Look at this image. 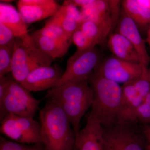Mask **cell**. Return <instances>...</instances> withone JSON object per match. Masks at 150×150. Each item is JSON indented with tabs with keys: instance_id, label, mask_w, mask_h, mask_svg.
I'll return each instance as SVG.
<instances>
[{
	"instance_id": "cell-26",
	"label": "cell",
	"mask_w": 150,
	"mask_h": 150,
	"mask_svg": "<svg viewBox=\"0 0 150 150\" xmlns=\"http://www.w3.org/2000/svg\"><path fill=\"white\" fill-rule=\"evenodd\" d=\"M16 37L12 31L1 22H0V46L14 45Z\"/></svg>"
},
{
	"instance_id": "cell-22",
	"label": "cell",
	"mask_w": 150,
	"mask_h": 150,
	"mask_svg": "<svg viewBox=\"0 0 150 150\" xmlns=\"http://www.w3.org/2000/svg\"><path fill=\"white\" fill-rule=\"evenodd\" d=\"M34 33L38 35L65 42H72L71 38L67 35L61 28L55 25L46 23L44 27L34 31Z\"/></svg>"
},
{
	"instance_id": "cell-19",
	"label": "cell",
	"mask_w": 150,
	"mask_h": 150,
	"mask_svg": "<svg viewBox=\"0 0 150 150\" xmlns=\"http://www.w3.org/2000/svg\"><path fill=\"white\" fill-rule=\"evenodd\" d=\"M118 123L150 125V91L138 107L122 117Z\"/></svg>"
},
{
	"instance_id": "cell-10",
	"label": "cell",
	"mask_w": 150,
	"mask_h": 150,
	"mask_svg": "<svg viewBox=\"0 0 150 150\" xmlns=\"http://www.w3.org/2000/svg\"><path fill=\"white\" fill-rule=\"evenodd\" d=\"M74 150H104L103 127L91 113L88 116L85 126L75 135Z\"/></svg>"
},
{
	"instance_id": "cell-6",
	"label": "cell",
	"mask_w": 150,
	"mask_h": 150,
	"mask_svg": "<svg viewBox=\"0 0 150 150\" xmlns=\"http://www.w3.org/2000/svg\"><path fill=\"white\" fill-rule=\"evenodd\" d=\"M53 61L38 48H28L16 38L11 72L14 80L21 84L33 71L39 67L51 66Z\"/></svg>"
},
{
	"instance_id": "cell-24",
	"label": "cell",
	"mask_w": 150,
	"mask_h": 150,
	"mask_svg": "<svg viewBox=\"0 0 150 150\" xmlns=\"http://www.w3.org/2000/svg\"><path fill=\"white\" fill-rule=\"evenodd\" d=\"M0 150H47L42 143L25 144L0 137Z\"/></svg>"
},
{
	"instance_id": "cell-3",
	"label": "cell",
	"mask_w": 150,
	"mask_h": 150,
	"mask_svg": "<svg viewBox=\"0 0 150 150\" xmlns=\"http://www.w3.org/2000/svg\"><path fill=\"white\" fill-rule=\"evenodd\" d=\"M93 91L90 113L103 127L118 123L122 102V87L119 83L95 73L88 80Z\"/></svg>"
},
{
	"instance_id": "cell-21",
	"label": "cell",
	"mask_w": 150,
	"mask_h": 150,
	"mask_svg": "<svg viewBox=\"0 0 150 150\" xmlns=\"http://www.w3.org/2000/svg\"><path fill=\"white\" fill-rule=\"evenodd\" d=\"M79 28L96 46L103 43L108 35L102 28L91 21H84L81 23Z\"/></svg>"
},
{
	"instance_id": "cell-14",
	"label": "cell",
	"mask_w": 150,
	"mask_h": 150,
	"mask_svg": "<svg viewBox=\"0 0 150 150\" xmlns=\"http://www.w3.org/2000/svg\"><path fill=\"white\" fill-rule=\"evenodd\" d=\"M118 32L126 37L134 46L139 54L141 64L148 67L150 57L146 47V41L142 38L137 24L123 11L118 26Z\"/></svg>"
},
{
	"instance_id": "cell-25",
	"label": "cell",
	"mask_w": 150,
	"mask_h": 150,
	"mask_svg": "<svg viewBox=\"0 0 150 150\" xmlns=\"http://www.w3.org/2000/svg\"><path fill=\"white\" fill-rule=\"evenodd\" d=\"M71 40L79 51H85L96 46L79 28L73 33Z\"/></svg>"
},
{
	"instance_id": "cell-15",
	"label": "cell",
	"mask_w": 150,
	"mask_h": 150,
	"mask_svg": "<svg viewBox=\"0 0 150 150\" xmlns=\"http://www.w3.org/2000/svg\"><path fill=\"white\" fill-rule=\"evenodd\" d=\"M83 21L81 12L79 11L77 7L63 4L46 23L59 26L67 35L71 38L73 33L79 28Z\"/></svg>"
},
{
	"instance_id": "cell-1",
	"label": "cell",
	"mask_w": 150,
	"mask_h": 150,
	"mask_svg": "<svg viewBox=\"0 0 150 150\" xmlns=\"http://www.w3.org/2000/svg\"><path fill=\"white\" fill-rule=\"evenodd\" d=\"M46 98L64 110L76 135L81 119L93 102V90L89 81L68 82L54 87L48 90Z\"/></svg>"
},
{
	"instance_id": "cell-33",
	"label": "cell",
	"mask_w": 150,
	"mask_h": 150,
	"mask_svg": "<svg viewBox=\"0 0 150 150\" xmlns=\"http://www.w3.org/2000/svg\"></svg>"
},
{
	"instance_id": "cell-17",
	"label": "cell",
	"mask_w": 150,
	"mask_h": 150,
	"mask_svg": "<svg viewBox=\"0 0 150 150\" xmlns=\"http://www.w3.org/2000/svg\"><path fill=\"white\" fill-rule=\"evenodd\" d=\"M121 87L122 102L118 122L123 116L138 107L149 93L137 86L134 81L123 84Z\"/></svg>"
},
{
	"instance_id": "cell-20",
	"label": "cell",
	"mask_w": 150,
	"mask_h": 150,
	"mask_svg": "<svg viewBox=\"0 0 150 150\" xmlns=\"http://www.w3.org/2000/svg\"><path fill=\"white\" fill-rule=\"evenodd\" d=\"M123 11L136 24L146 26L150 24V10L140 5L137 0L122 1Z\"/></svg>"
},
{
	"instance_id": "cell-11",
	"label": "cell",
	"mask_w": 150,
	"mask_h": 150,
	"mask_svg": "<svg viewBox=\"0 0 150 150\" xmlns=\"http://www.w3.org/2000/svg\"><path fill=\"white\" fill-rule=\"evenodd\" d=\"M17 6L22 18L28 25L51 17L61 6L54 0H20Z\"/></svg>"
},
{
	"instance_id": "cell-18",
	"label": "cell",
	"mask_w": 150,
	"mask_h": 150,
	"mask_svg": "<svg viewBox=\"0 0 150 150\" xmlns=\"http://www.w3.org/2000/svg\"><path fill=\"white\" fill-rule=\"evenodd\" d=\"M30 35L38 48L54 60L64 56L71 44V42L57 40L34 32Z\"/></svg>"
},
{
	"instance_id": "cell-12",
	"label": "cell",
	"mask_w": 150,
	"mask_h": 150,
	"mask_svg": "<svg viewBox=\"0 0 150 150\" xmlns=\"http://www.w3.org/2000/svg\"><path fill=\"white\" fill-rule=\"evenodd\" d=\"M0 22L8 28L16 38L20 39L28 48H37L31 35L28 33V25L25 22L18 11L13 6L1 2Z\"/></svg>"
},
{
	"instance_id": "cell-28",
	"label": "cell",
	"mask_w": 150,
	"mask_h": 150,
	"mask_svg": "<svg viewBox=\"0 0 150 150\" xmlns=\"http://www.w3.org/2000/svg\"><path fill=\"white\" fill-rule=\"evenodd\" d=\"M142 131L147 144L150 146V125H145L142 128Z\"/></svg>"
},
{
	"instance_id": "cell-8",
	"label": "cell",
	"mask_w": 150,
	"mask_h": 150,
	"mask_svg": "<svg viewBox=\"0 0 150 150\" xmlns=\"http://www.w3.org/2000/svg\"><path fill=\"white\" fill-rule=\"evenodd\" d=\"M100 59L96 46L85 51L77 50L68 60L66 70L55 86L68 82L88 80Z\"/></svg>"
},
{
	"instance_id": "cell-4",
	"label": "cell",
	"mask_w": 150,
	"mask_h": 150,
	"mask_svg": "<svg viewBox=\"0 0 150 150\" xmlns=\"http://www.w3.org/2000/svg\"><path fill=\"white\" fill-rule=\"evenodd\" d=\"M40 103L30 91L9 77L7 91L0 102V121L9 115L33 118Z\"/></svg>"
},
{
	"instance_id": "cell-29",
	"label": "cell",
	"mask_w": 150,
	"mask_h": 150,
	"mask_svg": "<svg viewBox=\"0 0 150 150\" xmlns=\"http://www.w3.org/2000/svg\"><path fill=\"white\" fill-rule=\"evenodd\" d=\"M137 2L144 8H150V0H137Z\"/></svg>"
},
{
	"instance_id": "cell-31",
	"label": "cell",
	"mask_w": 150,
	"mask_h": 150,
	"mask_svg": "<svg viewBox=\"0 0 150 150\" xmlns=\"http://www.w3.org/2000/svg\"><path fill=\"white\" fill-rule=\"evenodd\" d=\"M146 150H150V145L147 144V146L146 149Z\"/></svg>"
},
{
	"instance_id": "cell-2",
	"label": "cell",
	"mask_w": 150,
	"mask_h": 150,
	"mask_svg": "<svg viewBox=\"0 0 150 150\" xmlns=\"http://www.w3.org/2000/svg\"><path fill=\"white\" fill-rule=\"evenodd\" d=\"M47 100L39 112L42 144L47 150H74L75 134L69 118L56 102Z\"/></svg>"
},
{
	"instance_id": "cell-23",
	"label": "cell",
	"mask_w": 150,
	"mask_h": 150,
	"mask_svg": "<svg viewBox=\"0 0 150 150\" xmlns=\"http://www.w3.org/2000/svg\"><path fill=\"white\" fill-rule=\"evenodd\" d=\"M14 46H0V78L11 72Z\"/></svg>"
},
{
	"instance_id": "cell-30",
	"label": "cell",
	"mask_w": 150,
	"mask_h": 150,
	"mask_svg": "<svg viewBox=\"0 0 150 150\" xmlns=\"http://www.w3.org/2000/svg\"><path fill=\"white\" fill-rule=\"evenodd\" d=\"M146 42L149 44L150 46V24L149 30H148L147 35L146 39Z\"/></svg>"
},
{
	"instance_id": "cell-32",
	"label": "cell",
	"mask_w": 150,
	"mask_h": 150,
	"mask_svg": "<svg viewBox=\"0 0 150 150\" xmlns=\"http://www.w3.org/2000/svg\"><path fill=\"white\" fill-rule=\"evenodd\" d=\"M149 76H150V71L149 70Z\"/></svg>"
},
{
	"instance_id": "cell-9",
	"label": "cell",
	"mask_w": 150,
	"mask_h": 150,
	"mask_svg": "<svg viewBox=\"0 0 150 150\" xmlns=\"http://www.w3.org/2000/svg\"><path fill=\"white\" fill-rule=\"evenodd\" d=\"M144 67L140 63L124 61L113 56L104 60L95 73L117 83L124 84L140 78Z\"/></svg>"
},
{
	"instance_id": "cell-13",
	"label": "cell",
	"mask_w": 150,
	"mask_h": 150,
	"mask_svg": "<svg viewBox=\"0 0 150 150\" xmlns=\"http://www.w3.org/2000/svg\"><path fill=\"white\" fill-rule=\"evenodd\" d=\"M64 73L56 66L39 67L31 72L21 84L30 92L50 89L56 86Z\"/></svg>"
},
{
	"instance_id": "cell-7",
	"label": "cell",
	"mask_w": 150,
	"mask_h": 150,
	"mask_svg": "<svg viewBox=\"0 0 150 150\" xmlns=\"http://www.w3.org/2000/svg\"><path fill=\"white\" fill-rule=\"evenodd\" d=\"M1 134L21 144L42 143L40 123L33 118L9 115L1 121Z\"/></svg>"
},
{
	"instance_id": "cell-27",
	"label": "cell",
	"mask_w": 150,
	"mask_h": 150,
	"mask_svg": "<svg viewBox=\"0 0 150 150\" xmlns=\"http://www.w3.org/2000/svg\"><path fill=\"white\" fill-rule=\"evenodd\" d=\"M94 1V0H68L64 1L63 4L72 5L77 7L79 6L83 8L93 3Z\"/></svg>"
},
{
	"instance_id": "cell-16",
	"label": "cell",
	"mask_w": 150,
	"mask_h": 150,
	"mask_svg": "<svg viewBox=\"0 0 150 150\" xmlns=\"http://www.w3.org/2000/svg\"><path fill=\"white\" fill-rule=\"evenodd\" d=\"M108 46L115 57L127 62L141 64L139 56L134 46L120 33H116L110 35Z\"/></svg>"
},
{
	"instance_id": "cell-5",
	"label": "cell",
	"mask_w": 150,
	"mask_h": 150,
	"mask_svg": "<svg viewBox=\"0 0 150 150\" xmlns=\"http://www.w3.org/2000/svg\"><path fill=\"white\" fill-rule=\"evenodd\" d=\"M137 126L118 123L103 126L104 150H146L147 143Z\"/></svg>"
}]
</instances>
